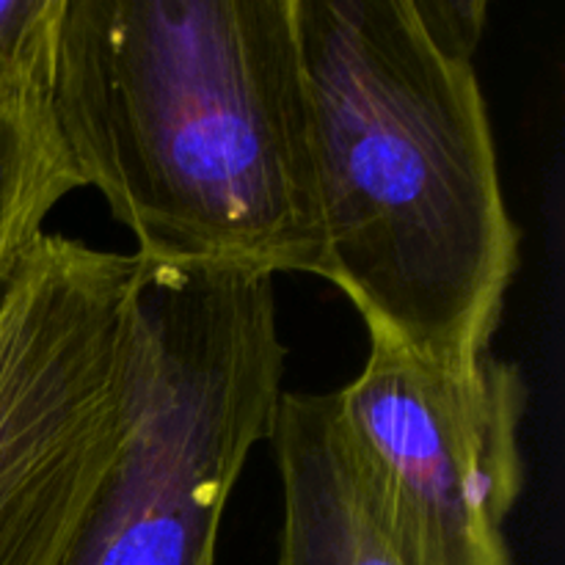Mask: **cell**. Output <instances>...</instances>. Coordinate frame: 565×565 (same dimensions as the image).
<instances>
[{
	"mask_svg": "<svg viewBox=\"0 0 565 565\" xmlns=\"http://www.w3.org/2000/svg\"><path fill=\"white\" fill-rule=\"evenodd\" d=\"M50 114L138 259L318 276L292 0H64Z\"/></svg>",
	"mask_w": 565,
	"mask_h": 565,
	"instance_id": "cell-1",
	"label": "cell"
},
{
	"mask_svg": "<svg viewBox=\"0 0 565 565\" xmlns=\"http://www.w3.org/2000/svg\"><path fill=\"white\" fill-rule=\"evenodd\" d=\"M318 191V276L370 337L441 370L489 356L519 270L469 50L417 0H292Z\"/></svg>",
	"mask_w": 565,
	"mask_h": 565,
	"instance_id": "cell-2",
	"label": "cell"
},
{
	"mask_svg": "<svg viewBox=\"0 0 565 565\" xmlns=\"http://www.w3.org/2000/svg\"><path fill=\"white\" fill-rule=\"evenodd\" d=\"M285 356L274 276L136 257L119 445L55 565H215L248 452L274 436Z\"/></svg>",
	"mask_w": 565,
	"mask_h": 565,
	"instance_id": "cell-3",
	"label": "cell"
},
{
	"mask_svg": "<svg viewBox=\"0 0 565 565\" xmlns=\"http://www.w3.org/2000/svg\"><path fill=\"white\" fill-rule=\"evenodd\" d=\"M136 257L44 232L0 303V565H55L121 434Z\"/></svg>",
	"mask_w": 565,
	"mask_h": 565,
	"instance_id": "cell-4",
	"label": "cell"
},
{
	"mask_svg": "<svg viewBox=\"0 0 565 565\" xmlns=\"http://www.w3.org/2000/svg\"><path fill=\"white\" fill-rule=\"evenodd\" d=\"M527 384L489 353L441 370L370 337L331 419L364 511L403 565H513L505 524L524 486Z\"/></svg>",
	"mask_w": 565,
	"mask_h": 565,
	"instance_id": "cell-5",
	"label": "cell"
},
{
	"mask_svg": "<svg viewBox=\"0 0 565 565\" xmlns=\"http://www.w3.org/2000/svg\"><path fill=\"white\" fill-rule=\"evenodd\" d=\"M270 441L285 500L279 565H403L353 489L331 395L285 392Z\"/></svg>",
	"mask_w": 565,
	"mask_h": 565,
	"instance_id": "cell-6",
	"label": "cell"
},
{
	"mask_svg": "<svg viewBox=\"0 0 565 565\" xmlns=\"http://www.w3.org/2000/svg\"><path fill=\"white\" fill-rule=\"evenodd\" d=\"M83 188L50 99L0 110V303L55 204Z\"/></svg>",
	"mask_w": 565,
	"mask_h": 565,
	"instance_id": "cell-7",
	"label": "cell"
},
{
	"mask_svg": "<svg viewBox=\"0 0 565 565\" xmlns=\"http://www.w3.org/2000/svg\"><path fill=\"white\" fill-rule=\"evenodd\" d=\"M64 0H0V110L50 99Z\"/></svg>",
	"mask_w": 565,
	"mask_h": 565,
	"instance_id": "cell-8",
	"label": "cell"
}]
</instances>
